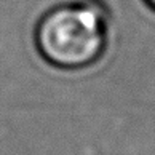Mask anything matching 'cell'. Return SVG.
Listing matches in <instances>:
<instances>
[{
	"label": "cell",
	"instance_id": "cell-1",
	"mask_svg": "<svg viewBox=\"0 0 155 155\" xmlns=\"http://www.w3.org/2000/svg\"><path fill=\"white\" fill-rule=\"evenodd\" d=\"M37 47L47 61L62 69L90 66L106 47L104 15L94 5L51 10L38 22Z\"/></svg>",
	"mask_w": 155,
	"mask_h": 155
},
{
	"label": "cell",
	"instance_id": "cell-2",
	"mask_svg": "<svg viewBox=\"0 0 155 155\" xmlns=\"http://www.w3.org/2000/svg\"><path fill=\"white\" fill-rule=\"evenodd\" d=\"M147 3L150 5V7H152L153 10H155V0H147Z\"/></svg>",
	"mask_w": 155,
	"mask_h": 155
}]
</instances>
